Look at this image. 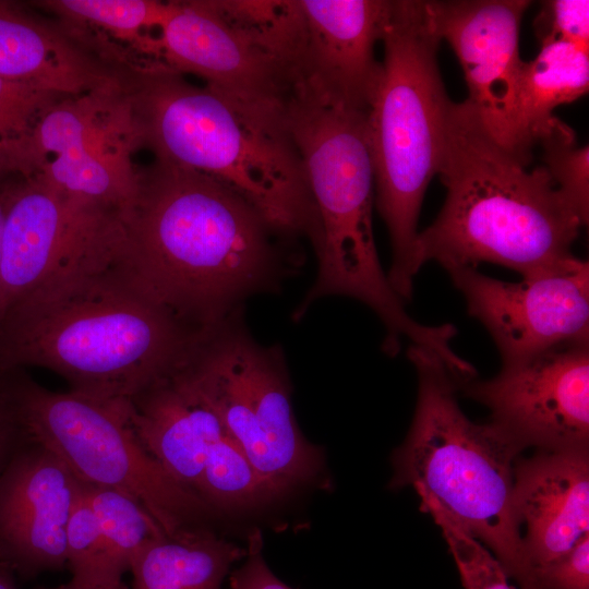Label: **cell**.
<instances>
[{
	"mask_svg": "<svg viewBox=\"0 0 589 589\" xmlns=\"http://www.w3.org/2000/svg\"><path fill=\"white\" fill-rule=\"evenodd\" d=\"M0 589H17L13 570L2 563H0Z\"/></svg>",
	"mask_w": 589,
	"mask_h": 589,
	"instance_id": "e575fe53",
	"label": "cell"
},
{
	"mask_svg": "<svg viewBox=\"0 0 589 589\" xmlns=\"http://www.w3.org/2000/svg\"><path fill=\"white\" fill-rule=\"evenodd\" d=\"M68 95L0 77V184L32 177L34 130L41 117Z\"/></svg>",
	"mask_w": 589,
	"mask_h": 589,
	"instance_id": "cb8c5ba5",
	"label": "cell"
},
{
	"mask_svg": "<svg viewBox=\"0 0 589 589\" xmlns=\"http://www.w3.org/2000/svg\"><path fill=\"white\" fill-rule=\"evenodd\" d=\"M533 29L540 45L565 41L589 51V1H543Z\"/></svg>",
	"mask_w": 589,
	"mask_h": 589,
	"instance_id": "f546056e",
	"label": "cell"
},
{
	"mask_svg": "<svg viewBox=\"0 0 589 589\" xmlns=\"http://www.w3.org/2000/svg\"><path fill=\"white\" fill-rule=\"evenodd\" d=\"M37 589H128V587L123 580L116 582H98L82 581L71 578L69 582L58 587H39Z\"/></svg>",
	"mask_w": 589,
	"mask_h": 589,
	"instance_id": "836d02e7",
	"label": "cell"
},
{
	"mask_svg": "<svg viewBox=\"0 0 589 589\" xmlns=\"http://www.w3.org/2000/svg\"><path fill=\"white\" fill-rule=\"evenodd\" d=\"M384 59L366 110L374 203L390 238L387 278L407 302L421 268L417 229L437 173L452 100L437 65V36L426 1L390 0L381 39Z\"/></svg>",
	"mask_w": 589,
	"mask_h": 589,
	"instance_id": "8992f818",
	"label": "cell"
},
{
	"mask_svg": "<svg viewBox=\"0 0 589 589\" xmlns=\"http://www.w3.org/2000/svg\"><path fill=\"white\" fill-rule=\"evenodd\" d=\"M247 550L205 527L164 534L131 560L133 589H223L232 564Z\"/></svg>",
	"mask_w": 589,
	"mask_h": 589,
	"instance_id": "44dd1931",
	"label": "cell"
},
{
	"mask_svg": "<svg viewBox=\"0 0 589 589\" xmlns=\"http://www.w3.org/2000/svg\"><path fill=\"white\" fill-rule=\"evenodd\" d=\"M245 556L243 565L231 573L229 589H291L266 565L260 532L250 536Z\"/></svg>",
	"mask_w": 589,
	"mask_h": 589,
	"instance_id": "d6a6232c",
	"label": "cell"
},
{
	"mask_svg": "<svg viewBox=\"0 0 589 589\" xmlns=\"http://www.w3.org/2000/svg\"><path fill=\"white\" fill-rule=\"evenodd\" d=\"M81 482L28 440L0 473V563L25 579L67 566V528Z\"/></svg>",
	"mask_w": 589,
	"mask_h": 589,
	"instance_id": "2e32d148",
	"label": "cell"
},
{
	"mask_svg": "<svg viewBox=\"0 0 589 589\" xmlns=\"http://www.w3.org/2000/svg\"><path fill=\"white\" fill-rule=\"evenodd\" d=\"M538 589H589V537L567 554L533 572Z\"/></svg>",
	"mask_w": 589,
	"mask_h": 589,
	"instance_id": "4dcf8cb0",
	"label": "cell"
},
{
	"mask_svg": "<svg viewBox=\"0 0 589 589\" xmlns=\"http://www.w3.org/2000/svg\"><path fill=\"white\" fill-rule=\"evenodd\" d=\"M203 334L158 304L120 255L11 306L0 318V369H48L71 392L128 401L180 369Z\"/></svg>",
	"mask_w": 589,
	"mask_h": 589,
	"instance_id": "7a4b0ae2",
	"label": "cell"
},
{
	"mask_svg": "<svg viewBox=\"0 0 589 589\" xmlns=\"http://www.w3.org/2000/svg\"><path fill=\"white\" fill-rule=\"evenodd\" d=\"M67 566L72 574L71 578L76 580H122L110 566L99 524L84 495L82 483L67 528Z\"/></svg>",
	"mask_w": 589,
	"mask_h": 589,
	"instance_id": "f1b7e54d",
	"label": "cell"
},
{
	"mask_svg": "<svg viewBox=\"0 0 589 589\" xmlns=\"http://www.w3.org/2000/svg\"><path fill=\"white\" fill-rule=\"evenodd\" d=\"M417 493L421 510L430 514L442 530L464 589H514L501 563L482 543L461 529L430 496Z\"/></svg>",
	"mask_w": 589,
	"mask_h": 589,
	"instance_id": "83f0119b",
	"label": "cell"
},
{
	"mask_svg": "<svg viewBox=\"0 0 589 589\" xmlns=\"http://www.w3.org/2000/svg\"><path fill=\"white\" fill-rule=\"evenodd\" d=\"M284 118L305 172L314 217L309 239L317 262L315 280L292 320L302 318L320 299L348 297L381 320L388 354H396L404 339L446 353L450 326L424 325L411 317L380 263L372 225L374 173L366 112L346 107L304 80L289 98Z\"/></svg>",
	"mask_w": 589,
	"mask_h": 589,
	"instance_id": "3957f363",
	"label": "cell"
},
{
	"mask_svg": "<svg viewBox=\"0 0 589 589\" xmlns=\"http://www.w3.org/2000/svg\"><path fill=\"white\" fill-rule=\"evenodd\" d=\"M457 389L488 407L524 449L588 448L589 341L502 365L494 377L465 380Z\"/></svg>",
	"mask_w": 589,
	"mask_h": 589,
	"instance_id": "5bb4252c",
	"label": "cell"
},
{
	"mask_svg": "<svg viewBox=\"0 0 589 589\" xmlns=\"http://www.w3.org/2000/svg\"><path fill=\"white\" fill-rule=\"evenodd\" d=\"M29 440L14 392V369H0V473Z\"/></svg>",
	"mask_w": 589,
	"mask_h": 589,
	"instance_id": "1f68e13d",
	"label": "cell"
},
{
	"mask_svg": "<svg viewBox=\"0 0 589 589\" xmlns=\"http://www.w3.org/2000/svg\"><path fill=\"white\" fill-rule=\"evenodd\" d=\"M2 226H3V204L0 195V275H1V237H2Z\"/></svg>",
	"mask_w": 589,
	"mask_h": 589,
	"instance_id": "d590c367",
	"label": "cell"
},
{
	"mask_svg": "<svg viewBox=\"0 0 589 589\" xmlns=\"http://www.w3.org/2000/svg\"><path fill=\"white\" fill-rule=\"evenodd\" d=\"M468 313L489 332L502 365L551 349L589 341V264L572 256L520 281L486 276L478 268L447 272Z\"/></svg>",
	"mask_w": 589,
	"mask_h": 589,
	"instance_id": "4fadbf2b",
	"label": "cell"
},
{
	"mask_svg": "<svg viewBox=\"0 0 589 589\" xmlns=\"http://www.w3.org/2000/svg\"><path fill=\"white\" fill-rule=\"evenodd\" d=\"M526 0L426 1L432 25L456 53L469 96L488 132L522 158L517 146L515 108L525 61L519 56Z\"/></svg>",
	"mask_w": 589,
	"mask_h": 589,
	"instance_id": "9a60e30c",
	"label": "cell"
},
{
	"mask_svg": "<svg viewBox=\"0 0 589 589\" xmlns=\"http://www.w3.org/2000/svg\"><path fill=\"white\" fill-rule=\"evenodd\" d=\"M196 493L213 510L251 508L280 495L228 434L209 447Z\"/></svg>",
	"mask_w": 589,
	"mask_h": 589,
	"instance_id": "d4e9b609",
	"label": "cell"
},
{
	"mask_svg": "<svg viewBox=\"0 0 589 589\" xmlns=\"http://www.w3.org/2000/svg\"><path fill=\"white\" fill-rule=\"evenodd\" d=\"M33 5L58 15L62 22L95 28L103 38L123 40L147 61L154 58L156 35L169 2L153 0H48Z\"/></svg>",
	"mask_w": 589,
	"mask_h": 589,
	"instance_id": "603a6c76",
	"label": "cell"
},
{
	"mask_svg": "<svg viewBox=\"0 0 589 589\" xmlns=\"http://www.w3.org/2000/svg\"><path fill=\"white\" fill-rule=\"evenodd\" d=\"M514 509L519 527L526 526L521 540L533 576L589 537L588 448L537 450L518 458Z\"/></svg>",
	"mask_w": 589,
	"mask_h": 589,
	"instance_id": "ac0fdd59",
	"label": "cell"
},
{
	"mask_svg": "<svg viewBox=\"0 0 589 589\" xmlns=\"http://www.w3.org/2000/svg\"><path fill=\"white\" fill-rule=\"evenodd\" d=\"M297 0L170 1L154 61L208 88L284 118L303 80V24Z\"/></svg>",
	"mask_w": 589,
	"mask_h": 589,
	"instance_id": "ba28073f",
	"label": "cell"
},
{
	"mask_svg": "<svg viewBox=\"0 0 589 589\" xmlns=\"http://www.w3.org/2000/svg\"><path fill=\"white\" fill-rule=\"evenodd\" d=\"M543 167L580 219H589V147L579 146L575 131L558 118L539 140Z\"/></svg>",
	"mask_w": 589,
	"mask_h": 589,
	"instance_id": "4316f807",
	"label": "cell"
},
{
	"mask_svg": "<svg viewBox=\"0 0 589 589\" xmlns=\"http://www.w3.org/2000/svg\"><path fill=\"white\" fill-rule=\"evenodd\" d=\"M0 195V318L34 291L122 253L125 227L116 212L69 197L36 176L9 178Z\"/></svg>",
	"mask_w": 589,
	"mask_h": 589,
	"instance_id": "8fae6325",
	"label": "cell"
},
{
	"mask_svg": "<svg viewBox=\"0 0 589 589\" xmlns=\"http://www.w3.org/2000/svg\"><path fill=\"white\" fill-rule=\"evenodd\" d=\"M35 176L69 197L124 213L137 193V149L121 86L67 96L37 123Z\"/></svg>",
	"mask_w": 589,
	"mask_h": 589,
	"instance_id": "7c38bea8",
	"label": "cell"
},
{
	"mask_svg": "<svg viewBox=\"0 0 589 589\" xmlns=\"http://www.w3.org/2000/svg\"><path fill=\"white\" fill-rule=\"evenodd\" d=\"M406 354L418 375V397L393 455L390 488L425 493L520 589H538L514 509V470L524 448L492 421L476 423L462 412L455 378L436 353L409 345Z\"/></svg>",
	"mask_w": 589,
	"mask_h": 589,
	"instance_id": "52a82bcc",
	"label": "cell"
},
{
	"mask_svg": "<svg viewBox=\"0 0 589 589\" xmlns=\"http://www.w3.org/2000/svg\"><path fill=\"white\" fill-rule=\"evenodd\" d=\"M0 77L68 96L117 83L111 69L62 26L0 0Z\"/></svg>",
	"mask_w": 589,
	"mask_h": 589,
	"instance_id": "ffe728a7",
	"label": "cell"
},
{
	"mask_svg": "<svg viewBox=\"0 0 589 589\" xmlns=\"http://www.w3.org/2000/svg\"><path fill=\"white\" fill-rule=\"evenodd\" d=\"M14 392L28 437L58 456L82 482L135 498L168 536L203 527L213 509L143 446L125 401L47 389L16 369Z\"/></svg>",
	"mask_w": 589,
	"mask_h": 589,
	"instance_id": "30bf717a",
	"label": "cell"
},
{
	"mask_svg": "<svg viewBox=\"0 0 589 589\" xmlns=\"http://www.w3.org/2000/svg\"><path fill=\"white\" fill-rule=\"evenodd\" d=\"M530 161L502 146L467 100L452 103L437 171L446 197L418 235L421 265L493 263L528 277L574 256L584 226L546 169Z\"/></svg>",
	"mask_w": 589,
	"mask_h": 589,
	"instance_id": "277c9868",
	"label": "cell"
},
{
	"mask_svg": "<svg viewBox=\"0 0 589 589\" xmlns=\"http://www.w3.org/2000/svg\"><path fill=\"white\" fill-rule=\"evenodd\" d=\"M81 483L99 524L110 566L122 578L130 569L132 557L144 545L166 533L132 496L113 489Z\"/></svg>",
	"mask_w": 589,
	"mask_h": 589,
	"instance_id": "484cf974",
	"label": "cell"
},
{
	"mask_svg": "<svg viewBox=\"0 0 589 589\" xmlns=\"http://www.w3.org/2000/svg\"><path fill=\"white\" fill-rule=\"evenodd\" d=\"M181 368L125 401V410L145 449L196 493L207 452L227 432Z\"/></svg>",
	"mask_w": 589,
	"mask_h": 589,
	"instance_id": "d6986e66",
	"label": "cell"
},
{
	"mask_svg": "<svg viewBox=\"0 0 589 589\" xmlns=\"http://www.w3.org/2000/svg\"><path fill=\"white\" fill-rule=\"evenodd\" d=\"M240 310L202 336L182 371L256 470L283 494L321 471V448L301 434L285 356L257 342Z\"/></svg>",
	"mask_w": 589,
	"mask_h": 589,
	"instance_id": "9c48e42d",
	"label": "cell"
},
{
	"mask_svg": "<svg viewBox=\"0 0 589 589\" xmlns=\"http://www.w3.org/2000/svg\"><path fill=\"white\" fill-rule=\"evenodd\" d=\"M137 148L206 175L254 204L277 227L310 237L313 208L285 120L257 112L155 62H117Z\"/></svg>",
	"mask_w": 589,
	"mask_h": 589,
	"instance_id": "5b68a950",
	"label": "cell"
},
{
	"mask_svg": "<svg viewBox=\"0 0 589 589\" xmlns=\"http://www.w3.org/2000/svg\"><path fill=\"white\" fill-rule=\"evenodd\" d=\"M589 51L565 41L540 45L525 62L516 97L515 130L519 153L532 159V147L549 130L556 107L587 94Z\"/></svg>",
	"mask_w": 589,
	"mask_h": 589,
	"instance_id": "7402d4cb",
	"label": "cell"
},
{
	"mask_svg": "<svg viewBox=\"0 0 589 589\" xmlns=\"http://www.w3.org/2000/svg\"><path fill=\"white\" fill-rule=\"evenodd\" d=\"M305 80L348 108L366 112L380 65L388 0H298Z\"/></svg>",
	"mask_w": 589,
	"mask_h": 589,
	"instance_id": "e0dca14e",
	"label": "cell"
},
{
	"mask_svg": "<svg viewBox=\"0 0 589 589\" xmlns=\"http://www.w3.org/2000/svg\"><path fill=\"white\" fill-rule=\"evenodd\" d=\"M121 260L139 285L182 323L204 333L278 292L301 260L296 237L228 185L154 160L139 170L124 219Z\"/></svg>",
	"mask_w": 589,
	"mask_h": 589,
	"instance_id": "6da1fadb",
	"label": "cell"
}]
</instances>
